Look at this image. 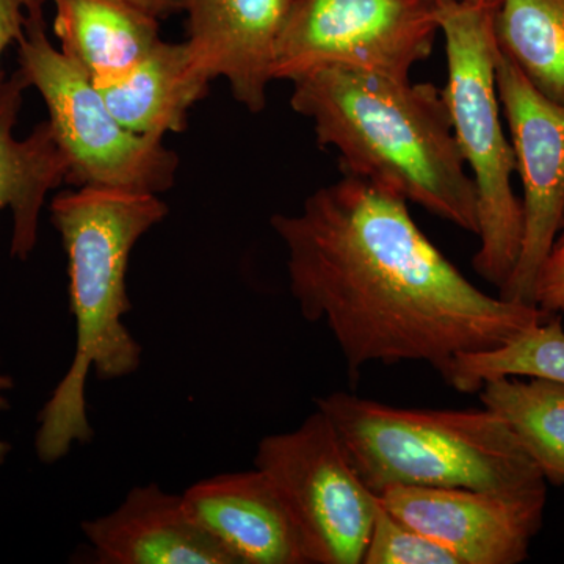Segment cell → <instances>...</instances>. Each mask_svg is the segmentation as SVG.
I'll return each instance as SVG.
<instances>
[{"instance_id":"obj_1","label":"cell","mask_w":564,"mask_h":564,"mask_svg":"<svg viewBox=\"0 0 564 564\" xmlns=\"http://www.w3.org/2000/svg\"><path fill=\"white\" fill-rule=\"evenodd\" d=\"M289 285L307 322H325L355 377L372 362L429 364L448 386L459 356L492 350L551 315L488 295L421 231L406 199L358 177L274 214Z\"/></svg>"},{"instance_id":"obj_2","label":"cell","mask_w":564,"mask_h":564,"mask_svg":"<svg viewBox=\"0 0 564 564\" xmlns=\"http://www.w3.org/2000/svg\"><path fill=\"white\" fill-rule=\"evenodd\" d=\"M292 84L293 111L339 154L345 176L477 236V192L441 88L348 68L315 69Z\"/></svg>"},{"instance_id":"obj_3","label":"cell","mask_w":564,"mask_h":564,"mask_svg":"<svg viewBox=\"0 0 564 564\" xmlns=\"http://www.w3.org/2000/svg\"><path fill=\"white\" fill-rule=\"evenodd\" d=\"M166 215L169 206L154 193L79 187L52 199V225L68 261L76 351L40 413V462H61L74 444H88L95 436L85 399L91 370L99 380L113 381L140 369V344L122 322L132 310L129 261L141 237Z\"/></svg>"},{"instance_id":"obj_4","label":"cell","mask_w":564,"mask_h":564,"mask_svg":"<svg viewBox=\"0 0 564 564\" xmlns=\"http://www.w3.org/2000/svg\"><path fill=\"white\" fill-rule=\"evenodd\" d=\"M364 485L547 492L518 437L492 411L419 410L334 392L317 400Z\"/></svg>"},{"instance_id":"obj_5","label":"cell","mask_w":564,"mask_h":564,"mask_svg":"<svg viewBox=\"0 0 564 564\" xmlns=\"http://www.w3.org/2000/svg\"><path fill=\"white\" fill-rule=\"evenodd\" d=\"M436 3L447 57L444 101L477 192L480 248L473 265L500 291L518 263L524 214L513 188L516 155L505 135L497 91L499 46L494 20L499 0Z\"/></svg>"},{"instance_id":"obj_6","label":"cell","mask_w":564,"mask_h":564,"mask_svg":"<svg viewBox=\"0 0 564 564\" xmlns=\"http://www.w3.org/2000/svg\"><path fill=\"white\" fill-rule=\"evenodd\" d=\"M44 6V3H43ZM43 6L29 14L18 62L46 104L69 184L162 195L176 184L180 158L163 140L129 131L111 115L90 74L47 36Z\"/></svg>"},{"instance_id":"obj_7","label":"cell","mask_w":564,"mask_h":564,"mask_svg":"<svg viewBox=\"0 0 564 564\" xmlns=\"http://www.w3.org/2000/svg\"><path fill=\"white\" fill-rule=\"evenodd\" d=\"M441 32L436 0H292L274 46L273 80L322 68L410 79Z\"/></svg>"},{"instance_id":"obj_8","label":"cell","mask_w":564,"mask_h":564,"mask_svg":"<svg viewBox=\"0 0 564 564\" xmlns=\"http://www.w3.org/2000/svg\"><path fill=\"white\" fill-rule=\"evenodd\" d=\"M254 467L276 486L299 525L310 564H362L378 497L321 410L258 445Z\"/></svg>"},{"instance_id":"obj_9","label":"cell","mask_w":564,"mask_h":564,"mask_svg":"<svg viewBox=\"0 0 564 564\" xmlns=\"http://www.w3.org/2000/svg\"><path fill=\"white\" fill-rule=\"evenodd\" d=\"M497 91L522 184L521 252L499 291L508 302L534 304L538 273L558 239L564 220V106L541 95L499 51Z\"/></svg>"},{"instance_id":"obj_10","label":"cell","mask_w":564,"mask_h":564,"mask_svg":"<svg viewBox=\"0 0 564 564\" xmlns=\"http://www.w3.org/2000/svg\"><path fill=\"white\" fill-rule=\"evenodd\" d=\"M377 496L392 514L444 545L459 564H519L543 525L547 492L514 496L391 486Z\"/></svg>"},{"instance_id":"obj_11","label":"cell","mask_w":564,"mask_h":564,"mask_svg":"<svg viewBox=\"0 0 564 564\" xmlns=\"http://www.w3.org/2000/svg\"><path fill=\"white\" fill-rule=\"evenodd\" d=\"M292 0H182L193 57L210 80H228L251 113L267 107L274 46Z\"/></svg>"},{"instance_id":"obj_12","label":"cell","mask_w":564,"mask_h":564,"mask_svg":"<svg viewBox=\"0 0 564 564\" xmlns=\"http://www.w3.org/2000/svg\"><path fill=\"white\" fill-rule=\"evenodd\" d=\"M182 497L196 524L236 564H310L291 510L258 467L215 475Z\"/></svg>"},{"instance_id":"obj_13","label":"cell","mask_w":564,"mask_h":564,"mask_svg":"<svg viewBox=\"0 0 564 564\" xmlns=\"http://www.w3.org/2000/svg\"><path fill=\"white\" fill-rule=\"evenodd\" d=\"M82 532L101 564H236L188 513L182 494L135 486L120 507L85 521Z\"/></svg>"},{"instance_id":"obj_14","label":"cell","mask_w":564,"mask_h":564,"mask_svg":"<svg viewBox=\"0 0 564 564\" xmlns=\"http://www.w3.org/2000/svg\"><path fill=\"white\" fill-rule=\"evenodd\" d=\"M28 88L20 69L0 85V210H11L10 252L20 261H28L39 242L47 195L68 180V162L50 121L40 122L25 139L14 137Z\"/></svg>"},{"instance_id":"obj_15","label":"cell","mask_w":564,"mask_h":564,"mask_svg":"<svg viewBox=\"0 0 564 564\" xmlns=\"http://www.w3.org/2000/svg\"><path fill=\"white\" fill-rule=\"evenodd\" d=\"M210 82L185 41L161 40L131 69L95 85L124 128L163 140L188 128L191 111Z\"/></svg>"},{"instance_id":"obj_16","label":"cell","mask_w":564,"mask_h":564,"mask_svg":"<svg viewBox=\"0 0 564 564\" xmlns=\"http://www.w3.org/2000/svg\"><path fill=\"white\" fill-rule=\"evenodd\" d=\"M61 50L95 84L137 65L161 41V20L124 0H54Z\"/></svg>"},{"instance_id":"obj_17","label":"cell","mask_w":564,"mask_h":564,"mask_svg":"<svg viewBox=\"0 0 564 564\" xmlns=\"http://www.w3.org/2000/svg\"><path fill=\"white\" fill-rule=\"evenodd\" d=\"M480 402L518 437L547 484L564 488V384L534 377H499L481 386Z\"/></svg>"},{"instance_id":"obj_18","label":"cell","mask_w":564,"mask_h":564,"mask_svg":"<svg viewBox=\"0 0 564 564\" xmlns=\"http://www.w3.org/2000/svg\"><path fill=\"white\" fill-rule=\"evenodd\" d=\"M494 32L527 80L564 106V0H499Z\"/></svg>"},{"instance_id":"obj_19","label":"cell","mask_w":564,"mask_h":564,"mask_svg":"<svg viewBox=\"0 0 564 564\" xmlns=\"http://www.w3.org/2000/svg\"><path fill=\"white\" fill-rule=\"evenodd\" d=\"M499 377L545 378L564 384L562 317L551 315L502 347L459 356L452 388L474 393L485 381Z\"/></svg>"},{"instance_id":"obj_20","label":"cell","mask_w":564,"mask_h":564,"mask_svg":"<svg viewBox=\"0 0 564 564\" xmlns=\"http://www.w3.org/2000/svg\"><path fill=\"white\" fill-rule=\"evenodd\" d=\"M362 564L459 563L444 545L397 518L378 499L377 514Z\"/></svg>"},{"instance_id":"obj_21","label":"cell","mask_w":564,"mask_h":564,"mask_svg":"<svg viewBox=\"0 0 564 564\" xmlns=\"http://www.w3.org/2000/svg\"><path fill=\"white\" fill-rule=\"evenodd\" d=\"M534 304L549 314L564 311V250L558 245H554L538 273Z\"/></svg>"},{"instance_id":"obj_22","label":"cell","mask_w":564,"mask_h":564,"mask_svg":"<svg viewBox=\"0 0 564 564\" xmlns=\"http://www.w3.org/2000/svg\"><path fill=\"white\" fill-rule=\"evenodd\" d=\"M44 2L46 0H0V85L7 79L2 69L3 52L11 44H18L24 35L31 10Z\"/></svg>"},{"instance_id":"obj_23","label":"cell","mask_w":564,"mask_h":564,"mask_svg":"<svg viewBox=\"0 0 564 564\" xmlns=\"http://www.w3.org/2000/svg\"><path fill=\"white\" fill-rule=\"evenodd\" d=\"M139 9L147 11L158 20H165L173 13L182 11V0H124Z\"/></svg>"},{"instance_id":"obj_24","label":"cell","mask_w":564,"mask_h":564,"mask_svg":"<svg viewBox=\"0 0 564 564\" xmlns=\"http://www.w3.org/2000/svg\"><path fill=\"white\" fill-rule=\"evenodd\" d=\"M14 381L13 378L9 377V375L0 373V413L2 411L10 410V402L7 400L6 392L11 391L13 389ZM11 451L10 444L7 441H3L0 437V466L6 463L7 456H9Z\"/></svg>"},{"instance_id":"obj_25","label":"cell","mask_w":564,"mask_h":564,"mask_svg":"<svg viewBox=\"0 0 564 564\" xmlns=\"http://www.w3.org/2000/svg\"><path fill=\"white\" fill-rule=\"evenodd\" d=\"M555 245H558V247H562L564 250V220H563L562 229H560L558 239H556Z\"/></svg>"},{"instance_id":"obj_26","label":"cell","mask_w":564,"mask_h":564,"mask_svg":"<svg viewBox=\"0 0 564 564\" xmlns=\"http://www.w3.org/2000/svg\"><path fill=\"white\" fill-rule=\"evenodd\" d=\"M473 2H478V0H473Z\"/></svg>"}]
</instances>
